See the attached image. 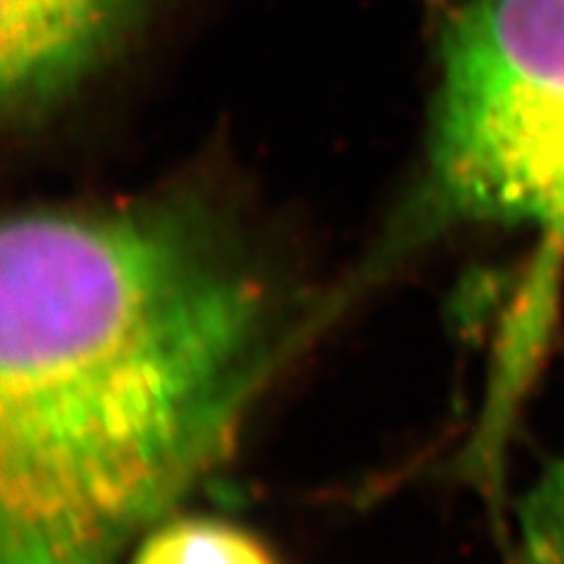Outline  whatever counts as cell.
I'll return each mask as SVG.
<instances>
[{
  "instance_id": "obj_3",
  "label": "cell",
  "mask_w": 564,
  "mask_h": 564,
  "mask_svg": "<svg viewBox=\"0 0 564 564\" xmlns=\"http://www.w3.org/2000/svg\"><path fill=\"white\" fill-rule=\"evenodd\" d=\"M6 109L35 113L85 76L132 20L134 0H0Z\"/></svg>"
},
{
  "instance_id": "obj_2",
  "label": "cell",
  "mask_w": 564,
  "mask_h": 564,
  "mask_svg": "<svg viewBox=\"0 0 564 564\" xmlns=\"http://www.w3.org/2000/svg\"><path fill=\"white\" fill-rule=\"evenodd\" d=\"M429 191L449 219L534 236L513 346L541 348L564 263V0H470L456 14Z\"/></svg>"
},
{
  "instance_id": "obj_4",
  "label": "cell",
  "mask_w": 564,
  "mask_h": 564,
  "mask_svg": "<svg viewBox=\"0 0 564 564\" xmlns=\"http://www.w3.org/2000/svg\"><path fill=\"white\" fill-rule=\"evenodd\" d=\"M132 564H278L254 534L212 518H174L139 541Z\"/></svg>"
},
{
  "instance_id": "obj_1",
  "label": "cell",
  "mask_w": 564,
  "mask_h": 564,
  "mask_svg": "<svg viewBox=\"0 0 564 564\" xmlns=\"http://www.w3.org/2000/svg\"><path fill=\"white\" fill-rule=\"evenodd\" d=\"M302 327L205 207H33L0 236V564H118L219 468Z\"/></svg>"
}]
</instances>
